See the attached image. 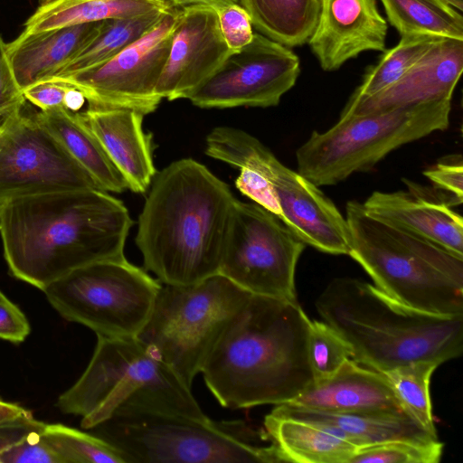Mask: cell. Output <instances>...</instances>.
Masks as SVG:
<instances>
[{"mask_svg": "<svg viewBox=\"0 0 463 463\" xmlns=\"http://www.w3.org/2000/svg\"><path fill=\"white\" fill-rule=\"evenodd\" d=\"M131 226L124 203L99 188L18 197L0 211L10 274L41 290L81 266L125 257Z\"/></svg>", "mask_w": 463, "mask_h": 463, "instance_id": "6da1fadb", "label": "cell"}, {"mask_svg": "<svg viewBox=\"0 0 463 463\" xmlns=\"http://www.w3.org/2000/svg\"><path fill=\"white\" fill-rule=\"evenodd\" d=\"M310 321L298 301L250 294L201 370L217 402L232 410L279 405L307 389Z\"/></svg>", "mask_w": 463, "mask_h": 463, "instance_id": "7a4b0ae2", "label": "cell"}, {"mask_svg": "<svg viewBox=\"0 0 463 463\" xmlns=\"http://www.w3.org/2000/svg\"><path fill=\"white\" fill-rule=\"evenodd\" d=\"M151 184L136 237L146 270L168 285L219 273L237 202L230 187L192 158L171 163Z\"/></svg>", "mask_w": 463, "mask_h": 463, "instance_id": "3957f363", "label": "cell"}, {"mask_svg": "<svg viewBox=\"0 0 463 463\" xmlns=\"http://www.w3.org/2000/svg\"><path fill=\"white\" fill-rule=\"evenodd\" d=\"M315 306L349 344L352 360L374 371L416 361L441 364L463 351V316L419 311L358 279H333Z\"/></svg>", "mask_w": 463, "mask_h": 463, "instance_id": "277c9868", "label": "cell"}, {"mask_svg": "<svg viewBox=\"0 0 463 463\" xmlns=\"http://www.w3.org/2000/svg\"><path fill=\"white\" fill-rule=\"evenodd\" d=\"M345 213L347 255L379 289L419 311L463 316V257L369 215L358 201Z\"/></svg>", "mask_w": 463, "mask_h": 463, "instance_id": "5b68a950", "label": "cell"}, {"mask_svg": "<svg viewBox=\"0 0 463 463\" xmlns=\"http://www.w3.org/2000/svg\"><path fill=\"white\" fill-rule=\"evenodd\" d=\"M56 405L63 413L80 416V425L87 430L121 409L209 418L193 395L192 388L137 336L97 335L87 368L60 395Z\"/></svg>", "mask_w": 463, "mask_h": 463, "instance_id": "8992f818", "label": "cell"}, {"mask_svg": "<svg viewBox=\"0 0 463 463\" xmlns=\"http://www.w3.org/2000/svg\"><path fill=\"white\" fill-rule=\"evenodd\" d=\"M126 463H279L285 459L263 430L241 420H213L142 409H121L92 428Z\"/></svg>", "mask_w": 463, "mask_h": 463, "instance_id": "52a82bcc", "label": "cell"}, {"mask_svg": "<svg viewBox=\"0 0 463 463\" xmlns=\"http://www.w3.org/2000/svg\"><path fill=\"white\" fill-rule=\"evenodd\" d=\"M451 99L340 117L313 131L296 152L298 172L317 186L336 184L373 167L389 153L449 126Z\"/></svg>", "mask_w": 463, "mask_h": 463, "instance_id": "ba28073f", "label": "cell"}, {"mask_svg": "<svg viewBox=\"0 0 463 463\" xmlns=\"http://www.w3.org/2000/svg\"><path fill=\"white\" fill-rule=\"evenodd\" d=\"M250 295L220 273L188 285L161 283L137 337L192 388L212 349Z\"/></svg>", "mask_w": 463, "mask_h": 463, "instance_id": "9c48e42d", "label": "cell"}, {"mask_svg": "<svg viewBox=\"0 0 463 463\" xmlns=\"http://www.w3.org/2000/svg\"><path fill=\"white\" fill-rule=\"evenodd\" d=\"M160 287L158 279L123 257L77 268L42 291L64 319L89 327L96 335L136 337Z\"/></svg>", "mask_w": 463, "mask_h": 463, "instance_id": "30bf717a", "label": "cell"}, {"mask_svg": "<svg viewBox=\"0 0 463 463\" xmlns=\"http://www.w3.org/2000/svg\"><path fill=\"white\" fill-rule=\"evenodd\" d=\"M305 247L276 214L237 200L219 273L251 295L298 301L295 274Z\"/></svg>", "mask_w": 463, "mask_h": 463, "instance_id": "8fae6325", "label": "cell"}, {"mask_svg": "<svg viewBox=\"0 0 463 463\" xmlns=\"http://www.w3.org/2000/svg\"><path fill=\"white\" fill-rule=\"evenodd\" d=\"M23 108L10 116L0 135V203L58 191L100 189L34 115L24 114Z\"/></svg>", "mask_w": 463, "mask_h": 463, "instance_id": "7c38bea8", "label": "cell"}, {"mask_svg": "<svg viewBox=\"0 0 463 463\" xmlns=\"http://www.w3.org/2000/svg\"><path fill=\"white\" fill-rule=\"evenodd\" d=\"M177 12L178 8H169L151 30L109 60L52 78L80 90L86 103L152 113L162 100L156 90L169 54Z\"/></svg>", "mask_w": 463, "mask_h": 463, "instance_id": "4fadbf2b", "label": "cell"}, {"mask_svg": "<svg viewBox=\"0 0 463 463\" xmlns=\"http://www.w3.org/2000/svg\"><path fill=\"white\" fill-rule=\"evenodd\" d=\"M300 73L296 53L260 33L229 55L221 66L188 96L204 109L277 106Z\"/></svg>", "mask_w": 463, "mask_h": 463, "instance_id": "5bb4252c", "label": "cell"}, {"mask_svg": "<svg viewBox=\"0 0 463 463\" xmlns=\"http://www.w3.org/2000/svg\"><path fill=\"white\" fill-rule=\"evenodd\" d=\"M232 52L222 38L212 5L196 4L178 8L156 95L168 100L186 99Z\"/></svg>", "mask_w": 463, "mask_h": 463, "instance_id": "9a60e30c", "label": "cell"}, {"mask_svg": "<svg viewBox=\"0 0 463 463\" xmlns=\"http://www.w3.org/2000/svg\"><path fill=\"white\" fill-rule=\"evenodd\" d=\"M270 182L279 206V219L306 244L334 254H348L345 217L310 180L275 162Z\"/></svg>", "mask_w": 463, "mask_h": 463, "instance_id": "2e32d148", "label": "cell"}, {"mask_svg": "<svg viewBox=\"0 0 463 463\" xmlns=\"http://www.w3.org/2000/svg\"><path fill=\"white\" fill-rule=\"evenodd\" d=\"M463 71V41L440 38L395 82L372 96H350L340 117L451 99Z\"/></svg>", "mask_w": 463, "mask_h": 463, "instance_id": "e0dca14e", "label": "cell"}, {"mask_svg": "<svg viewBox=\"0 0 463 463\" xmlns=\"http://www.w3.org/2000/svg\"><path fill=\"white\" fill-rule=\"evenodd\" d=\"M387 29L376 0H319L307 43L322 70L334 71L361 52L385 51Z\"/></svg>", "mask_w": 463, "mask_h": 463, "instance_id": "ac0fdd59", "label": "cell"}, {"mask_svg": "<svg viewBox=\"0 0 463 463\" xmlns=\"http://www.w3.org/2000/svg\"><path fill=\"white\" fill-rule=\"evenodd\" d=\"M407 191L373 192L365 212L463 257V219L439 191L404 180Z\"/></svg>", "mask_w": 463, "mask_h": 463, "instance_id": "d6986e66", "label": "cell"}, {"mask_svg": "<svg viewBox=\"0 0 463 463\" xmlns=\"http://www.w3.org/2000/svg\"><path fill=\"white\" fill-rule=\"evenodd\" d=\"M79 114L124 177L128 189L143 194L156 174L151 136L143 112L127 107L86 103Z\"/></svg>", "mask_w": 463, "mask_h": 463, "instance_id": "ffe728a7", "label": "cell"}, {"mask_svg": "<svg viewBox=\"0 0 463 463\" xmlns=\"http://www.w3.org/2000/svg\"><path fill=\"white\" fill-rule=\"evenodd\" d=\"M288 403L329 412H405L384 374L352 359Z\"/></svg>", "mask_w": 463, "mask_h": 463, "instance_id": "44dd1931", "label": "cell"}, {"mask_svg": "<svg viewBox=\"0 0 463 463\" xmlns=\"http://www.w3.org/2000/svg\"><path fill=\"white\" fill-rule=\"evenodd\" d=\"M270 413L317 425L358 449L392 440L438 439L405 412H329L287 402L276 405Z\"/></svg>", "mask_w": 463, "mask_h": 463, "instance_id": "7402d4cb", "label": "cell"}, {"mask_svg": "<svg viewBox=\"0 0 463 463\" xmlns=\"http://www.w3.org/2000/svg\"><path fill=\"white\" fill-rule=\"evenodd\" d=\"M103 21L36 33H22L7 44L13 72L22 91L57 75L99 33Z\"/></svg>", "mask_w": 463, "mask_h": 463, "instance_id": "603a6c76", "label": "cell"}, {"mask_svg": "<svg viewBox=\"0 0 463 463\" xmlns=\"http://www.w3.org/2000/svg\"><path fill=\"white\" fill-rule=\"evenodd\" d=\"M208 156L237 167V189L269 212L280 215L275 191L270 182L275 155L259 139L235 128L217 127L206 137Z\"/></svg>", "mask_w": 463, "mask_h": 463, "instance_id": "cb8c5ba5", "label": "cell"}, {"mask_svg": "<svg viewBox=\"0 0 463 463\" xmlns=\"http://www.w3.org/2000/svg\"><path fill=\"white\" fill-rule=\"evenodd\" d=\"M33 115L100 189L114 193L128 189L124 177L79 112L52 109Z\"/></svg>", "mask_w": 463, "mask_h": 463, "instance_id": "d4e9b609", "label": "cell"}, {"mask_svg": "<svg viewBox=\"0 0 463 463\" xmlns=\"http://www.w3.org/2000/svg\"><path fill=\"white\" fill-rule=\"evenodd\" d=\"M264 431L285 462L348 463L358 448L317 425L269 413Z\"/></svg>", "mask_w": 463, "mask_h": 463, "instance_id": "484cf974", "label": "cell"}, {"mask_svg": "<svg viewBox=\"0 0 463 463\" xmlns=\"http://www.w3.org/2000/svg\"><path fill=\"white\" fill-rule=\"evenodd\" d=\"M172 8L159 0H54L41 4L24 23V33H36L80 24L129 18Z\"/></svg>", "mask_w": 463, "mask_h": 463, "instance_id": "4316f807", "label": "cell"}, {"mask_svg": "<svg viewBox=\"0 0 463 463\" xmlns=\"http://www.w3.org/2000/svg\"><path fill=\"white\" fill-rule=\"evenodd\" d=\"M252 26L288 48L307 43L316 28L319 0H239Z\"/></svg>", "mask_w": 463, "mask_h": 463, "instance_id": "83f0119b", "label": "cell"}, {"mask_svg": "<svg viewBox=\"0 0 463 463\" xmlns=\"http://www.w3.org/2000/svg\"><path fill=\"white\" fill-rule=\"evenodd\" d=\"M400 35L427 33L463 41L462 12L445 0H381Z\"/></svg>", "mask_w": 463, "mask_h": 463, "instance_id": "f1b7e54d", "label": "cell"}, {"mask_svg": "<svg viewBox=\"0 0 463 463\" xmlns=\"http://www.w3.org/2000/svg\"><path fill=\"white\" fill-rule=\"evenodd\" d=\"M168 9L103 21L96 37L53 77L80 71L109 60L151 30Z\"/></svg>", "mask_w": 463, "mask_h": 463, "instance_id": "f546056e", "label": "cell"}, {"mask_svg": "<svg viewBox=\"0 0 463 463\" xmlns=\"http://www.w3.org/2000/svg\"><path fill=\"white\" fill-rule=\"evenodd\" d=\"M440 38L427 33L401 35L398 44L386 50L379 61L366 71L351 96H372L384 90L411 70Z\"/></svg>", "mask_w": 463, "mask_h": 463, "instance_id": "4dcf8cb0", "label": "cell"}, {"mask_svg": "<svg viewBox=\"0 0 463 463\" xmlns=\"http://www.w3.org/2000/svg\"><path fill=\"white\" fill-rule=\"evenodd\" d=\"M439 365L433 361H416L381 372L388 380L405 412L436 437L438 435L432 414L430 383Z\"/></svg>", "mask_w": 463, "mask_h": 463, "instance_id": "1f68e13d", "label": "cell"}, {"mask_svg": "<svg viewBox=\"0 0 463 463\" xmlns=\"http://www.w3.org/2000/svg\"><path fill=\"white\" fill-rule=\"evenodd\" d=\"M43 435L64 463H126L122 454L95 434L63 424H45Z\"/></svg>", "mask_w": 463, "mask_h": 463, "instance_id": "d6a6232c", "label": "cell"}, {"mask_svg": "<svg viewBox=\"0 0 463 463\" xmlns=\"http://www.w3.org/2000/svg\"><path fill=\"white\" fill-rule=\"evenodd\" d=\"M307 349L314 382L332 376L352 359L349 344L324 321H310Z\"/></svg>", "mask_w": 463, "mask_h": 463, "instance_id": "836d02e7", "label": "cell"}, {"mask_svg": "<svg viewBox=\"0 0 463 463\" xmlns=\"http://www.w3.org/2000/svg\"><path fill=\"white\" fill-rule=\"evenodd\" d=\"M443 449L439 439L425 442L392 440L359 448L348 463H438Z\"/></svg>", "mask_w": 463, "mask_h": 463, "instance_id": "e575fe53", "label": "cell"}, {"mask_svg": "<svg viewBox=\"0 0 463 463\" xmlns=\"http://www.w3.org/2000/svg\"><path fill=\"white\" fill-rule=\"evenodd\" d=\"M28 100L40 110L66 109L79 112L86 105L83 93L74 86L56 78L36 82L23 90Z\"/></svg>", "mask_w": 463, "mask_h": 463, "instance_id": "d590c367", "label": "cell"}, {"mask_svg": "<svg viewBox=\"0 0 463 463\" xmlns=\"http://www.w3.org/2000/svg\"><path fill=\"white\" fill-rule=\"evenodd\" d=\"M45 424L0 451V463H64L43 435Z\"/></svg>", "mask_w": 463, "mask_h": 463, "instance_id": "8d00e7d4", "label": "cell"}, {"mask_svg": "<svg viewBox=\"0 0 463 463\" xmlns=\"http://www.w3.org/2000/svg\"><path fill=\"white\" fill-rule=\"evenodd\" d=\"M213 7L217 14L222 38L232 51L237 52L251 42L254 32L250 17L238 2Z\"/></svg>", "mask_w": 463, "mask_h": 463, "instance_id": "74e56055", "label": "cell"}, {"mask_svg": "<svg viewBox=\"0 0 463 463\" xmlns=\"http://www.w3.org/2000/svg\"><path fill=\"white\" fill-rule=\"evenodd\" d=\"M433 184V187L442 193L451 206L460 205L463 201V163L460 155L440 158L435 165L423 172Z\"/></svg>", "mask_w": 463, "mask_h": 463, "instance_id": "f35d334b", "label": "cell"}, {"mask_svg": "<svg viewBox=\"0 0 463 463\" xmlns=\"http://www.w3.org/2000/svg\"><path fill=\"white\" fill-rule=\"evenodd\" d=\"M30 331L25 315L0 290V338L19 344L25 340Z\"/></svg>", "mask_w": 463, "mask_h": 463, "instance_id": "ab89813d", "label": "cell"}, {"mask_svg": "<svg viewBox=\"0 0 463 463\" xmlns=\"http://www.w3.org/2000/svg\"><path fill=\"white\" fill-rule=\"evenodd\" d=\"M24 101L11 67L7 44L0 35V109L16 107Z\"/></svg>", "mask_w": 463, "mask_h": 463, "instance_id": "60d3db41", "label": "cell"}, {"mask_svg": "<svg viewBox=\"0 0 463 463\" xmlns=\"http://www.w3.org/2000/svg\"><path fill=\"white\" fill-rule=\"evenodd\" d=\"M42 424L43 421L35 420L29 411L19 419L0 426V451Z\"/></svg>", "mask_w": 463, "mask_h": 463, "instance_id": "b9f144b4", "label": "cell"}, {"mask_svg": "<svg viewBox=\"0 0 463 463\" xmlns=\"http://www.w3.org/2000/svg\"><path fill=\"white\" fill-rule=\"evenodd\" d=\"M28 412L29 411L17 404L0 399V426L15 420Z\"/></svg>", "mask_w": 463, "mask_h": 463, "instance_id": "7bdbcfd3", "label": "cell"}, {"mask_svg": "<svg viewBox=\"0 0 463 463\" xmlns=\"http://www.w3.org/2000/svg\"><path fill=\"white\" fill-rule=\"evenodd\" d=\"M172 8H182L184 6L196 5V4H203L209 5L212 6L225 4L237 2V0H159Z\"/></svg>", "mask_w": 463, "mask_h": 463, "instance_id": "ee69618b", "label": "cell"}, {"mask_svg": "<svg viewBox=\"0 0 463 463\" xmlns=\"http://www.w3.org/2000/svg\"><path fill=\"white\" fill-rule=\"evenodd\" d=\"M24 104L22 105H19V106H16V107H13V108H9V109H0V135L2 134L5 127V124L8 120V118H10V116L17 109H19L20 107L24 106Z\"/></svg>", "mask_w": 463, "mask_h": 463, "instance_id": "f6af8a7d", "label": "cell"}, {"mask_svg": "<svg viewBox=\"0 0 463 463\" xmlns=\"http://www.w3.org/2000/svg\"><path fill=\"white\" fill-rule=\"evenodd\" d=\"M449 5H451L457 10L462 12L463 10V0H445Z\"/></svg>", "mask_w": 463, "mask_h": 463, "instance_id": "bcb514c9", "label": "cell"}, {"mask_svg": "<svg viewBox=\"0 0 463 463\" xmlns=\"http://www.w3.org/2000/svg\"><path fill=\"white\" fill-rule=\"evenodd\" d=\"M52 1H54V0H40V3L44 4V3H48V2H52Z\"/></svg>", "mask_w": 463, "mask_h": 463, "instance_id": "7dc6e473", "label": "cell"}, {"mask_svg": "<svg viewBox=\"0 0 463 463\" xmlns=\"http://www.w3.org/2000/svg\"><path fill=\"white\" fill-rule=\"evenodd\" d=\"M2 203H0V211H1V206H2Z\"/></svg>", "mask_w": 463, "mask_h": 463, "instance_id": "c3c4849f", "label": "cell"}]
</instances>
